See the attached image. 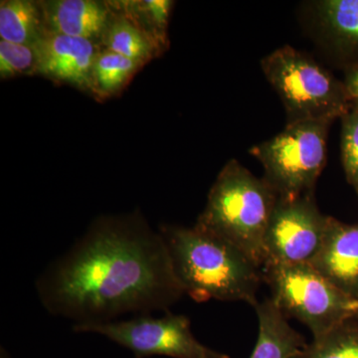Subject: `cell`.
I'll return each instance as SVG.
<instances>
[{"instance_id": "obj_1", "label": "cell", "mask_w": 358, "mask_h": 358, "mask_svg": "<svg viewBox=\"0 0 358 358\" xmlns=\"http://www.w3.org/2000/svg\"><path fill=\"white\" fill-rule=\"evenodd\" d=\"M36 289L51 315L75 326L166 310L185 294L164 238L140 216L96 221Z\"/></svg>"}, {"instance_id": "obj_11", "label": "cell", "mask_w": 358, "mask_h": 358, "mask_svg": "<svg viewBox=\"0 0 358 358\" xmlns=\"http://www.w3.org/2000/svg\"><path fill=\"white\" fill-rule=\"evenodd\" d=\"M255 310L259 333L250 358H296L307 348L306 338L289 326L272 298L259 303Z\"/></svg>"}, {"instance_id": "obj_20", "label": "cell", "mask_w": 358, "mask_h": 358, "mask_svg": "<svg viewBox=\"0 0 358 358\" xmlns=\"http://www.w3.org/2000/svg\"><path fill=\"white\" fill-rule=\"evenodd\" d=\"M173 3V2L169 0H145L140 2V6L157 27L164 31L169 22Z\"/></svg>"}, {"instance_id": "obj_6", "label": "cell", "mask_w": 358, "mask_h": 358, "mask_svg": "<svg viewBox=\"0 0 358 358\" xmlns=\"http://www.w3.org/2000/svg\"><path fill=\"white\" fill-rule=\"evenodd\" d=\"M331 122H289L281 133L250 150L262 164L268 185L281 197L313 193L327 160Z\"/></svg>"}, {"instance_id": "obj_22", "label": "cell", "mask_w": 358, "mask_h": 358, "mask_svg": "<svg viewBox=\"0 0 358 358\" xmlns=\"http://www.w3.org/2000/svg\"><path fill=\"white\" fill-rule=\"evenodd\" d=\"M1 358H8V357H7L6 352H4L3 350H1Z\"/></svg>"}, {"instance_id": "obj_16", "label": "cell", "mask_w": 358, "mask_h": 358, "mask_svg": "<svg viewBox=\"0 0 358 358\" xmlns=\"http://www.w3.org/2000/svg\"><path fill=\"white\" fill-rule=\"evenodd\" d=\"M106 44L109 51L120 54L131 60H147L154 52L150 37L129 18H115L108 26Z\"/></svg>"}, {"instance_id": "obj_5", "label": "cell", "mask_w": 358, "mask_h": 358, "mask_svg": "<svg viewBox=\"0 0 358 358\" xmlns=\"http://www.w3.org/2000/svg\"><path fill=\"white\" fill-rule=\"evenodd\" d=\"M263 281L287 317L300 320L313 338L322 336L357 315L358 300L348 296L310 264H270Z\"/></svg>"}, {"instance_id": "obj_8", "label": "cell", "mask_w": 358, "mask_h": 358, "mask_svg": "<svg viewBox=\"0 0 358 358\" xmlns=\"http://www.w3.org/2000/svg\"><path fill=\"white\" fill-rule=\"evenodd\" d=\"M329 217L320 211L313 193L279 196L264 239V266L312 264L324 243Z\"/></svg>"}, {"instance_id": "obj_17", "label": "cell", "mask_w": 358, "mask_h": 358, "mask_svg": "<svg viewBox=\"0 0 358 358\" xmlns=\"http://www.w3.org/2000/svg\"><path fill=\"white\" fill-rule=\"evenodd\" d=\"M141 62L108 51L98 54L93 67V87L103 95L120 91Z\"/></svg>"}, {"instance_id": "obj_10", "label": "cell", "mask_w": 358, "mask_h": 358, "mask_svg": "<svg viewBox=\"0 0 358 358\" xmlns=\"http://www.w3.org/2000/svg\"><path fill=\"white\" fill-rule=\"evenodd\" d=\"M310 265L348 296L358 300V224L329 217L326 237Z\"/></svg>"}, {"instance_id": "obj_7", "label": "cell", "mask_w": 358, "mask_h": 358, "mask_svg": "<svg viewBox=\"0 0 358 358\" xmlns=\"http://www.w3.org/2000/svg\"><path fill=\"white\" fill-rule=\"evenodd\" d=\"M76 333H93L131 350L136 358H229L200 343L192 324L183 315L166 313L154 317L148 313L126 320L74 326Z\"/></svg>"}, {"instance_id": "obj_21", "label": "cell", "mask_w": 358, "mask_h": 358, "mask_svg": "<svg viewBox=\"0 0 358 358\" xmlns=\"http://www.w3.org/2000/svg\"><path fill=\"white\" fill-rule=\"evenodd\" d=\"M343 85H345L346 93H348L350 103H355V108L358 109V66L353 68V69L346 75L345 81Z\"/></svg>"}, {"instance_id": "obj_23", "label": "cell", "mask_w": 358, "mask_h": 358, "mask_svg": "<svg viewBox=\"0 0 358 358\" xmlns=\"http://www.w3.org/2000/svg\"><path fill=\"white\" fill-rule=\"evenodd\" d=\"M355 317H357V319L358 320V310H357V315H355Z\"/></svg>"}, {"instance_id": "obj_2", "label": "cell", "mask_w": 358, "mask_h": 358, "mask_svg": "<svg viewBox=\"0 0 358 358\" xmlns=\"http://www.w3.org/2000/svg\"><path fill=\"white\" fill-rule=\"evenodd\" d=\"M159 233L174 274L185 294L193 300L241 301L254 308L258 305L262 270L232 245L196 226L164 225Z\"/></svg>"}, {"instance_id": "obj_15", "label": "cell", "mask_w": 358, "mask_h": 358, "mask_svg": "<svg viewBox=\"0 0 358 358\" xmlns=\"http://www.w3.org/2000/svg\"><path fill=\"white\" fill-rule=\"evenodd\" d=\"M317 7L322 27L334 40L358 46V0H324Z\"/></svg>"}, {"instance_id": "obj_9", "label": "cell", "mask_w": 358, "mask_h": 358, "mask_svg": "<svg viewBox=\"0 0 358 358\" xmlns=\"http://www.w3.org/2000/svg\"><path fill=\"white\" fill-rule=\"evenodd\" d=\"M36 72L79 88L93 87V67L98 54L91 40L44 33L33 45Z\"/></svg>"}, {"instance_id": "obj_4", "label": "cell", "mask_w": 358, "mask_h": 358, "mask_svg": "<svg viewBox=\"0 0 358 358\" xmlns=\"http://www.w3.org/2000/svg\"><path fill=\"white\" fill-rule=\"evenodd\" d=\"M266 79L281 99L289 122H333L350 112L345 85L306 54L286 45L261 61Z\"/></svg>"}, {"instance_id": "obj_13", "label": "cell", "mask_w": 358, "mask_h": 358, "mask_svg": "<svg viewBox=\"0 0 358 358\" xmlns=\"http://www.w3.org/2000/svg\"><path fill=\"white\" fill-rule=\"evenodd\" d=\"M44 33L38 4L29 0H6L0 4V37L10 43L34 45Z\"/></svg>"}, {"instance_id": "obj_12", "label": "cell", "mask_w": 358, "mask_h": 358, "mask_svg": "<svg viewBox=\"0 0 358 358\" xmlns=\"http://www.w3.org/2000/svg\"><path fill=\"white\" fill-rule=\"evenodd\" d=\"M109 14L105 4L94 0H57L45 9L51 32L91 41L106 32Z\"/></svg>"}, {"instance_id": "obj_24", "label": "cell", "mask_w": 358, "mask_h": 358, "mask_svg": "<svg viewBox=\"0 0 358 358\" xmlns=\"http://www.w3.org/2000/svg\"><path fill=\"white\" fill-rule=\"evenodd\" d=\"M355 188H357V192H358V185H355Z\"/></svg>"}, {"instance_id": "obj_3", "label": "cell", "mask_w": 358, "mask_h": 358, "mask_svg": "<svg viewBox=\"0 0 358 358\" xmlns=\"http://www.w3.org/2000/svg\"><path fill=\"white\" fill-rule=\"evenodd\" d=\"M278 199L265 178H257L232 159L212 185L195 226L232 245L262 270L264 239Z\"/></svg>"}, {"instance_id": "obj_18", "label": "cell", "mask_w": 358, "mask_h": 358, "mask_svg": "<svg viewBox=\"0 0 358 358\" xmlns=\"http://www.w3.org/2000/svg\"><path fill=\"white\" fill-rule=\"evenodd\" d=\"M37 70L34 46L0 41V76L1 79L32 74Z\"/></svg>"}, {"instance_id": "obj_14", "label": "cell", "mask_w": 358, "mask_h": 358, "mask_svg": "<svg viewBox=\"0 0 358 358\" xmlns=\"http://www.w3.org/2000/svg\"><path fill=\"white\" fill-rule=\"evenodd\" d=\"M296 358H358V320L352 317L313 338Z\"/></svg>"}, {"instance_id": "obj_19", "label": "cell", "mask_w": 358, "mask_h": 358, "mask_svg": "<svg viewBox=\"0 0 358 358\" xmlns=\"http://www.w3.org/2000/svg\"><path fill=\"white\" fill-rule=\"evenodd\" d=\"M341 159L346 178L353 185H358V109L355 108L343 117Z\"/></svg>"}]
</instances>
